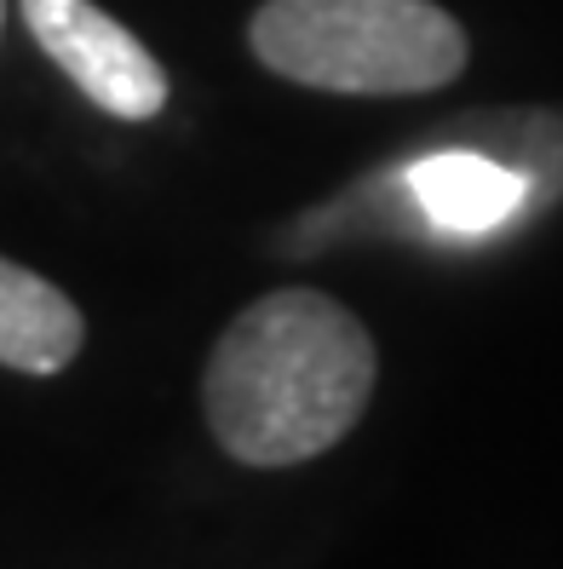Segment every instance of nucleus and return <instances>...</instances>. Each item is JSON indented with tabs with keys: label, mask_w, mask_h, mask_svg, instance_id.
<instances>
[{
	"label": "nucleus",
	"mask_w": 563,
	"mask_h": 569,
	"mask_svg": "<svg viewBox=\"0 0 563 569\" xmlns=\"http://www.w3.org/2000/svg\"><path fill=\"white\" fill-rule=\"evenodd\" d=\"M409 202L420 208L425 224L438 230H460V237H483V230H501L517 208H523V179L512 167L472 156V150H443V156H420L409 167Z\"/></svg>",
	"instance_id": "20e7f679"
},
{
	"label": "nucleus",
	"mask_w": 563,
	"mask_h": 569,
	"mask_svg": "<svg viewBox=\"0 0 563 569\" xmlns=\"http://www.w3.org/2000/svg\"><path fill=\"white\" fill-rule=\"evenodd\" d=\"M36 47L70 76L104 116L155 121L168 110V70L155 52L92 0H18Z\"/></svg>",
	"instance_id": "7ed1b4c3"
},
{
	"label": "nucleus",
	"mask_w": 563,
	"mask_h": 569,
	"mask_svg": "<svg viewBox=\"0 0 563 569\" xmlns=\"http://www.w3.org/2000/svg\"><path fill=\"white\" fill-rule=\"evenodd\" d=\"M374 375L369 328L340 299L277 288L219 333L202 409L230 460L277 472L334 449L369 409Z\"/></svg>",
	"instance_id": "f257e3e1"
},
{
	"label": "nucleus",
	"mask_w": 563,
	"mask_h": 569,
	"mask_svg": "<svg viewBox=\"0 0 563 569\" xmlns=\"http://www.w3.org/2000/svg\"><path fill=\"white\" fill-rule=\"evenodd\" d=\"M81 340H87V322L76 311V299L0 253V368L63 375L76 362Z\"/></svg>",
	"instance_id": "39448f33"
},
{
	"label": "nucleus",
	"mask_w": 563,
	"mask_h": 569,
	"mask_svg": "<svg viewBox=\"0 0 563 569\" xmlns=\"http://www.w3.org/2000/svg\"><path fill=\"white\" fill-rule=\"evenodd\" d=\"M0 18H7V0H0Z\"/></svg>",
	"instance_id": "423d86ee"
},
{
	"label": "nucleus",
	"mask_w": 563,
	"mask_h": 569,
	"mask_svg": "<svg viewBox=\"0 0 563 569\" xmlns=\"http://www.w3.org/2000/svg\"><path fill=\"white\" fill-rule=\"evenodd\" d=\"M248 47L282 81L345 98L438 92L466 70V29L432 0H264Z\"/></svg>",
	"instance_id": "f03ea898"
}]
</instances>
